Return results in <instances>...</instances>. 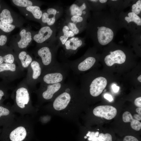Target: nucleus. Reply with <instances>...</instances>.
I'll list each match as a JSON object with an SVG mask.
<instances>
[{
  "label": "nucleus",
  "instance_id": "obj_18",
  "mask_svg": "<svg viewBox=\"0 0 141 141\" xmlns=\"http://www.w3.org/2000/svg\"><path fill=\"white\" fill-rule=\"evenodd\" d=\"M122 120L125 122H131V126L133 129L139 131L141 128V122L133 119L131 114L128 111L124 112L122 115Z\"/></svg>",
  "mask_w": 141,
  "mask_h": 141
},
{
  "label": "nucleus",
  "instance_id": "obj_31",
  "mask_svg": "<svg viewBox=\"0 0 141 141\" xmlns=\"http://www.w3.org/2000/svg\"><path fill=\"white\" fill-rule=\"evenodd\" d=\"M51 115L46 114V115H44L40 118L39 121L43 123H45L48 122L50 119Z\"/></svg>",
  "mask_w": 141,
  "mask_h": 141
},
{
  "label": "nucleus",
  "instance_id": "obj_41",
  "mask_svg": "<svg viewBox=\"0 0 141 141\" xmlns=\"http://www.w3.org/2000/svg\"><path fill=\"white\" fill-rule=\"evenodd\" d=\"M26 15H27V14H26Z\"/></svg>",
  "mask_w": 141,
  "mask_h": 141
},
{
  "label": "nucleus",
  "instance_id": "obj_32",
  "mask_svg": "<svg viewBox=\"0 0 141 141\" xmlns=\"http://www.w3.org/2000/svg\"><path fill=\"white\" fill-rule=\"evenodd\" d=\"M7 40L6 36L4 35H2L0 36V46H2L4 45L6 43Z\"/></svg>",
  "mask_w": 141,
  "mask_h": 141
},
{
  "label": "nucleus",
  "instance_id": "obj_40",
  "mask_svg": "<svg viewBox=\"0 0 141 141\" xmlns=\"http://www.w3.org/2000/svg\"><path fill=\"white\" fill-rule=\"evenodd\" d=\"M0 7H1V6H0Z\"/></svg>",
  "mask_w": 141,
  "mask_h": 141
},
{
  "label": "nucleus",
  "instance_id": "obj_39",
  "mask_svg": "<svg viewBox=\"0 0 141 141\" xmlns=\"http://www.w3.org/2000/svg\"><path fill=\"white\" fill-rule=\"evenodd\" d=\"M1 131H2V129H1L0 128V134L1 133Z\"/></svg>",
  "mask_w": 141,
  "mask_h": 141
},
{
  "label": "nucleus",
  "instance_id": "obj_5",
  "mask_svg": "<svg viewBox=\"0 0 141 141\" xmlns=\"http://www.w3.org/2000/svg\"><path fill=\"white\" fill-rule=\"evenodd\" d=\"M69 69L66 62L59 63L57 62L52 67L43 71L40 80L41 84L49 85L64 82Z\"/></svg>",
  "mask_w": 141,
  "mask_h": 141
},
{
  "label": "nucleus",
  "instance_id": "obj_19",
  "mask_svg": "<svg viewBox=\"0 0 141 141\" xmlns=\"http://www.w3.org/2000/svg\"><path fill=\"white\" fill-rule=\"evenodd\" d=\"M31 67L33 70L32 77L34 80H39L42 76L43 69L40 61H33L30 64Z\"/></svg>",
  "mask_w": 141,
  "mask_h": 141
},
{
  "label": "nucleus",
  "instance_id": "obj_12",
  "mask_svg": "<svg viewBox=\"0 0 141 141\" xmlns=\"http://www.w3.org/2000/svg\"><path fill=\"white\" fill-rule=\"evenodd\" d=\"M82 39L73 37L68 39L62 46L66 56L75 54L84 44Z\"/></svg>",
  "mask_w": 141,
  "mask_h": 141
},
{
  "label": "nucleus",
  "instance_id": "obj_2",
  "mask_svg": "<svg viewBox=\"0 0 141 141\" xmlns=\"http://www.w3.org/2000/svg\"><path fill=\"white\" fill-rule=\"evenodd\" d=\"M121 28L116 14L111 11H95L87 24V35L94 43L105 46L113 40Z\"/></svg>",
  "mask_w": 141,
  "mask_h": 141
},
{
  "label": "nucleus",
  "instance_id": "obj_22",
  "mask_svg": "<svg viewBox=\"0 0 141 141\" xmlns=\"http://www.w3.org/2000/svg\"><path fill=\"white\" fill-rule=\"evenodd\" d=\"M0 20L2 22L10 24H11L13 21V19L11 15L10 12L6 9L3 10L1 13Z\"/></svg>",
  "mask_w": 141,
  "mask_h": 141
},
{
  "label": "nucleus",
  "instance_id": "obj_8",
  "mask_svg": "<svg viewBox=\"0 0 141 141\" xmlns=\"http://www.w3.org/2000/svg\"><path fill=\"white\" fill-rule=\"evenodd\" d=\"M59 46L58 45H55L51 48L44 46L38 50L37 54L40 58V62L44 71L52 67L57 62L56 60V55Z\"/></svg>",
  "mask_w": 141,
  "mask_h": 141
},
{
  "label": "nucleus",
  "instance_id": "obj_15",
  "mask_svg": "<svg viewBox=\"0 0 141 141\" xmlns=\"http://www.w3.org/2000/svg\"><path fill=\"white\" fill-rule=\"evenodd\" d=\"M126 58L125 52L119 49L110 51L109 54L105 57L104 60L107 65L111 66L115 63L122 64L124 63Z\"/></svg>",
  "mask_w": 141,
  "mask_h": 141
},
{
  "label": "nucleus",
  "instance_id": "obj_6",
  "mask_svg": "<svg viewBox=\"0 0 141 141\" xmlns=\"http://www.w3.org/2000/svg\"><path fill=\"white\" fill-rule=\"evenodd\" d=\"M65 83L63 82L49 85L41 84L37 91L38 102L36 107L39 109L44 103L52 101L61 91Z\"/></svg>",
  "mask_w": 141,
  "mask_h": 141
},
{
  "label": "nucleus",
  "instance_id": "obj_13",
  "mask_svg": "<svg viewBox=\"0 0 141 141\" xmlns=\"http://www.w3.org/2000/svg\"><path fill=\"white\" fill-rule=\"evenodd\" d=\"M107 84V79L104 77H100L94 79L89 85L90 95L94 97L98 96L102 92Z\"/></svg>",
  "mask_w": 141,
  "mask_h": 141
},
{
  "label": "nucleus",
  "instance_id": "obj_9",
  "mask_svg": "<svg viewBox=\"0 0 141 141\" xmlns=\"http://www.w3.org/2000/svg\"><path fill=\"white\" fill-rule=\"evenodd\" d=\"M96 61L95 58L91 55L81 57L72 61L66 62L70 69L76 74L89 70L94 65Z\"/></svg>",
  "mask_w": 141,
  "mask_h": 141
},
{
  "label": "nucleus",
  "instance_id": "obj_17",
  "mask_svg": "<svg viewBox=\"0 0 141 141\" xmlns=\"http://www.w3.org/2000/svg\"><path fill=\"white\" fill-rule=\"evenodd\" d=\"M53 33V30L50 27H43L40 29L38 33L34 36L33 39L37 43H41L50 38Z\"/></svg>",
  "mask_w": 141,
  "mask_h": 141
},
{
  "label": "nucleus",
  "instance_id": "obj_28",
  "mask_svg": "<svg viewBox=\"0 0 141 141\" xmlns=\"http://www.w3.org/2000/svg\"><path fill=\"white\" fill-rule=\"evenodd\" d=\"M15 26L12 24H7L0 21V29L5 32H9L13 31Z\"/></svg>",
  "mask_w": 141,
  "mask_h": 141
},
{
  "label": "nucleus",
  "instance_id": "obj_34",
  "mask_svg": "<svg viewBox=\"0 0 141 141\" xmlns=\"http://www.w3.org/2000/svg\"><path fill=\"white\" fill-rule=\"evenodd\" d=\"M104 98L108 100L109 102H111L113 100V98L112 96L106 93L104 95Z\"/></svg>",
  "mask_w": 141,
  "mask_h": 141
},
{
  "label": "nucleus",
  "instance_id": "obj_4",
  "mask_svg": "<svg viewBox=\"0 0 141 141\" xmlns=\"http://www.w3.org/2000/svg\"><path fill=\"white\" fill-rule=\"evenodd\" d=\"M11 107L15 113H19L21 115H30L33 117L37 114L39 110L32 105L29 91L23 87H19L16 90L14 103Z\"/></svg>",
  "mask_w": 141,
  "mask_h": 141
},
{
  "label": "nucleus",
  "instance_id": "obj_35",
  "mask_svg": "<svg viewBox=\"0 0 141 141\" xmlns=\"http://www.w3.org/2000/svg\"><path fill=\"white\" fill-rule=\"evenodd\" d=\"M113 90L115 93L118 92L119 90V87L116 85L115 84H114L112 86Z\"/></svg>",
  "mask_w": 141,
  "mask_h": 141
},
{
  "label": "nucleus",
  "instance_id": "obj_20",
  "mask_svg": "<svg viewBox=\"0 0 141 141\" xmlns=\"http://www.w3.org/2000/svg\"><path fill=\"white\" fill-rule=\"evenodd\" d=\"M21 38L17 44L19 47L21 49L26 48L32 40L31 35L30 32H26L23 29L20 33Z\"/></svg>",
  "mask_w": 141,
  "mask_h": 141
},
{
  "label": "nucleus",
  "instance_id": "obj_23",
  "mask_svg": "<svg viewBox=\"0 0 141 141\" xmlns=\"http://www.w3.org/2000/svg\"><path fill=\"white\" fill-rule=\"evenodd\" d=\"M16 70V66L14 63H3L0 64V75L10 71L14 72Z\"/></svg>",
  "mask_w": 141,
  "mask_h": 141
},
{
  "label": "nucleus",
  "instance_id": "obj_29",
  "mask_svg": "<svg viewBox=\"0 0 141 141\" xmlns=\"http://www.w3.org/2000/svg\"><path fill=\"white\" fill-rule=\"evenodd\" d=\"M12 1L16 5L19 7H27L33 4L32 2L28 0H13Z\"/></svg>",
  "mask_w": 141,
  "mask_h": 141
},
{
  "label": "nucleus",
  "instance_id": "obj_16",
  "mask_svg": "<svg viewBox=\"0 0 141 141\" xmlns=\"http://www.w3.org/2000/svg\"><path fill=\"white\" fill-rule=\"evenodd\" d=\"M59 11L56 7L48 9L46 12L42 14L41 17L42 22L44 23H47L49 26L52 25L58 18V14H60Z\"/></svg>",
  "mask_w": 141,
  "mask_h": 141
},
{
  "label": "nucleus",
  "instance_id": "obj_37",
  "mask_svg": "<svg viewBox=\"0 0 141 141\" xmlns=\"http://www.w3.org/2000/svg\"><path fill=\"white\" fill-rule=\"evenodd\" d=\"M136 111L139 115H141V108H138L136 109Z\"/></svg>",
  "mask_w": 141,
  "mask_h": 141
},
{
  "label": "nucleus",
  "instance_id": "obj_3",
  "mask_svg": "<svg viewBox=\"0 0 141 141\" xmlns=\"http://www.w3.org/2000/svg\"><path fill=\"white\" fill-rule=\"evenodd\" d=\"M34 123L31 116L16 117L10 123L2 127L1 141H30L34 135Z\"/></svg>",
  "mask_w": 141,
  "mask_h": 141
},
{
  "label": "nucleus",
  "instance_id": "obj_21",
  "mask_svg": "<svg viewBox=\"0 0 141 141\" xmlns=\"http://www.w3.org/2000/svg\"><path fill=\"white\" fill-rule=\"evenodd\" d=\"M18 57L22 67L24 68L28 67L32 61V58L25 51L21 52Z\"/></svg>",
  "mask_w": 141,
  "mask_h": 141
},
{
  "label": "nucleus",
  "instance_id": "obj_10",
  "mask_svg": "<svg viewBox=\"0 0 141 141\" xmlns=\"http://www.w3.org/2000/svg\"><path fill=\"white\" fill-rule=\"evenodd\" d=\"M90 7L87 1H81L72 4L68 10V16H82L87 19L89 16Z\"/></svg>",
  "mask_w": 141,
  "mask_h": 141
},
{
  "label": "nucleus",
  "instance_id": "obj_1",
  "mask_svg": "<svg viewBox=\"0 0 141 141\" xmlns=\"http://www.w3.org/2000/svg\"><path fill=\"white\" fill-rule=\"evenodd\" d=\"M83 108V99L80 89L74 83L69 81L65 83L61 91L52 101L42 105L39 110L77 125Z\"/></svg>",
  "mask_w": 141,
  "mask_h": 141
},
{
  "label": "nucleus",
  "instance_id": "obj_33",
  "mask_svg": "<svg viewBox=\"0 0 141 141\" xmlns=\"http://www.w3.org/2000/svg\"><path fill=\"white\" fill-rule=\"evenodd\" d=\"M141 97H139L136 98L134 100V103L137 107L139 108L141 107Z\"/></svg>",
  "mask_w": 141,
  "mask_h": 141
},
{
  "label": "nucleus",
  "instance_id": "obj_26",
  "mask_svg": "<svg viewBox=\"0 0 141 141\" xmlns=\"http://www.w3.org/2000/svg\"><path fill=\"white\" fill-rule=\"evenodd\" d=\"M7 89L4 84L0 83V105L3 104V102L7 97Z\"/></svg>",
  "mask_w": 141,
  "mask_h": 141
},
{
  "label": "nucleus",
  "instance_id": "obj_36",
  "mask_svg": "<svg viewBox=\"0 0 141 141\" xmlns=\"http://www.w3.org/2000/svg\"><path fill=\"white\" fill-rule=\"evenodd\" d=\"M134 117L138 121L141 120V115H140L139 114H135L134 115Z\"/></svg>",
  "mask_w": 141,
  "mask_h": 141
},
{
  "label": "nucleus",
  "instance_id": "obj_38",
  "mask_svg": "<svg viewBox=\"0 0 141 141\" xmlns=\"http://www.w3.org/2000/svg\"><path fill=\"white\" fill-rule=\"evenodd\" d=\"M137 79L140 82H141V75H140L138 77Z\"/></svg>",
  "mask_w": 141,
  "mask_h": 141
},
{
  "label": "nucleus",
  "instance_id": "obj_27",
  "mask_svg": "<svg viewBox=\"0 0 141 141\" xmlns=\"http://www.w3.org/2000/svg\"><path fill=\"white\" fill-rule=\"evenodd\" d=\"M14 58L11 54H8L3 56L0 55V64L3 63H14Z\"/></svg>",
  "mask_w": 141,
  "mask_h": 141
},
{
  "label": "nucleus",
  "instance_id": "obj_25",
  "mask_svg": "<svg viewBox=\"0 0 141 141\" xmlns=\"http://www.w3.org/2000/svg\"><path fill=\"white\" fill-rule=\"evenodd\" d=\"M131 11L140 16L141 12V0H138L132 3Z\"/></svg>",
  "mask_w": 141,
  "mask_h": 141
},
{
  "label": "nucleus",
  "instance_id": "obj_30",
  "mask_svg": "<svg viewBox=\"0 0 141 141\" xmlns=\"http://www.w3.org/2000/svg\"><path fill=\"white\" fill-rule=\"evenodd\" d=\"M121 141H139L136 137L131 135H127L124 137Z\"/></svg>",
  "mask_w": 141,
  "mask_h": 141
},
{
  "label": "nucleus",
  "instance_id": "obj_24",
  "mask_svg": "<svg viewBox=\"0 0 141 141\" xmlns=\"http://www.w3.org/2000/svg\"><path fill=\"white\" fill-rule=\"evenodd\" d=\"M26 9L31 12L35 18L39 19L42 17L43 13L39 7L32 5L27 7Z\"/></svg>",
  "mask_w": 141,
  "mask_h": 141
},
{
  "label": "nucleus",
  "instance_id": "obj_11",
  "mask_svg": "<svg viewBox=\"0 0 141 141\" xmlns=\"http://www.w3.org/2000/svg\"><path fill=\"white\" fill-rule=\"evenodd\" d=\"M92 113L95 116L110 120L116 116L117 110L115 107L112 106L100 105L94 108L92 110Z\"/></svg>",
  "mask_w": 141,
  "mask_h": 141
},
{
  "label": "nucleus",
  "instance_id": "obj_7",
  "mask_svg": "<svg viewBox=\"0 0 141 141\" xmlns=\"http://www.w3.org/2000/svg\"><path fill=\"white\" fill-rule=\"evenodd\" d=\"M119 20L122 27H124L132 34H140L141 18L131 11H121L118 15Z\"/></svg>",
  "mask_w": 141,
  "mask_h": 141
},
{
  "label": "nucleus",
  "instance_id": "obj_14",
  "mask_svg": "<svg viewBox=\"0 0 141 141\" xmlns=\"http://www.w3.org/2000/svg\"><path fill=\"white\" fill-rule=\"evenodd\" d=\"M11 106L0 105V127L7 125L15 119L16 116Z\"/></svg>",
  "mask_w": 141,
  "mask_h": 141
}]
</instances>
